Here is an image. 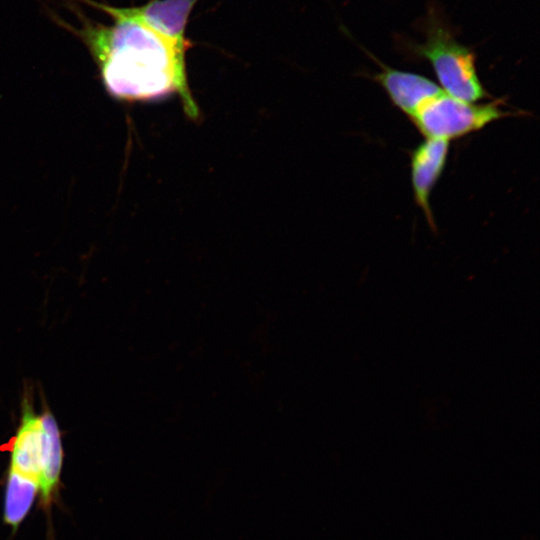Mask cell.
I'll use <instances>...</instances> for the list:
<instances>
[{"label": "cell", "instance_id": "cell-6", "mask_svg": "<svg viewBox=\"0 0 540 540\" xmlns=\"http://www.w3.org/2000/svg\"><path fill=\"white\" fill-rule=\"evenodd\" d=\"M448 151V141L426 138L411 153V183L414 199L433 230L436 225L430 207V196L443 173Z\"/></svg>", "mask_w": 540, "mask_h": 540}, {"label": "cell", "instance_id": "cell-4", "mask_svg": "<svg viewBox=\"0 0 540 540\" xmlns=\"http://www.w3.org/2000/svg\"><path fill=\"white\" fill-rule=\"evenodd\" d=\"M19 427L11 444L9 469L40 483L47 444V423L51 412L36 413L31 394L24 395Z\"/></svg>", "mask_w": 540, "mask_h": 540}, {"label": "cell", "instance_id": "cell-9", "mask_svg": "<svg viewBox=\"0 0 540 540\" xmlns=\"http://www.w3.org/2000/svg\"><path fill=\"white\" fill-rule=\"evenodd\" d=\"M63 463L61 434L54 415L51 413L47 423V444L43 471L39 483L41 502L48 507L56 493Z\"/></svg>", "mask_w": 540, "mask_h": 540}, {"label": "cell", "instance_id": "cell-3", "mask_svg": "<svg viewBox=\"0 0 540 540\" xmlns=\"http://www.w3.org/2000/svg\"><path fill=\"white\" fill-rule=\"evenodd\" d=\"M503 100L476 104L454 98L444 91L425 102L410 118L426 138L450 141L481 130L516 112L502 108Z\"/></svg>", "mask_w": 540, "mask_h": 540}, {"label": "cell", "instance_id": "cell-1", "mask_svg": "<svg viewBox=\"0 0 540 540\" xmlns=\"http://www.w3.org/2000/svg\"><path fill=\"white\" fill-rule=\"evenodd\" d=\"M79 1L108 14L113 23L95 22L76 6L73 11L79 26L56 20L87 47L109 95L126 102H149L176 94L189 117L199 116L186 72L185 56L190 43L163 36L134 15L130 7Z\"/></svg>", "mask_w": 540, "mask_h": 540}, {"label": "cell", "instance_id": "cell-8", "mask_svg": "<svg viewBox=\"0 0 540 540\" xmlns=\"http://www.w3.org/2000/svg\"><path fill=\"white\" fill-rule=\"evenodd\" d=\"M39 491V484L15 471L8 469L5 491L3 520L15 532L30 512Z\"/></svg>", "mask_w": 540, "mask_h": 540}, {"label": "cell", "instance_id": "cell-7", "mask_svg": "<svg viewBox=\"0 0 540 540\" xmlns=\"http://www.w3.org/2000/svg\"><path fill=\"white\" fill-rule=\"evenodd\" d=\"M199 0H150L142 6L130 7L141 21L163 36L190 43L186 37L189 16Z\"/></svg>", "mask_w": 540, "mask_h": 540}, {"label": "cell", "instance_id": "cell-2", "mask_svg": "<svg viewBox=\"0 0 540 540\" xmlns=\"http://www.w3.org/2000/svg\"><path fill=\"white\" fill-rule=\"evenodd\" d=\"M417 23L424 41L402 38L401 51L412 59L427 60L448 95L474 103L490 97L479 79L475 52L458 42L439 5L430 4Z\"/></svg>", "mask_w": 540, "mask_h": 540}, {"label": "cell", "instance_id": "cell-5", "mask_svg": "<svg viewBox=\"0 0 540 540\" xmlns=\"http://www.w3.org/2000/svg\"><path fill=\"white\" fill-rule=\"evenodd\" d=\"M362 49L381 68L380 72L372 75V79L385 90L391 102L409 118L425 102L443 91L429 78L387 66L365 48Z\"/></svg>", "mask_w": 540, "mask_h": 540}]
</instances>
